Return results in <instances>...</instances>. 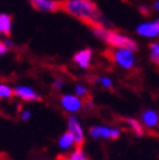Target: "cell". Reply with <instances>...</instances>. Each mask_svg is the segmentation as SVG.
<instances>
[{
    "label": "cell",
    "instance_id": "6da1fadb",
    "mask_svg": "<svg viewBox=\"0 0 159 160\" xmlns=\"http://www.w3.org/2000/svg\"><path fill=\"white\" fill-rule=\"evenodd\" d=\"M61 9L90 26H105V18L93 0H64L61 3Z\"/></svg>",
    "mask_w": 159,
    "mask_h": 160
},
{
    "label": "cell",
    "instance_id": "7a4b0ae2",
    "mask_svg": "<svg viewBox=\"0 0 159 160\" xmlns=\"http://www.w3.org/2000/svg\"><path fill=\"white\" fill-rule=\"evenodd\" d=\"M91 31L98 39L107 43L112 48H128L134 52L138 50V44L136 41H133L132 38L119 33L116 30L108 29L103 25H94L91 26Z\"/></svg>",
    "mask_w": 159,
    "mask_h": 160
},
{
    "label": "cell",
    "instance_id": "3957f363",
    "mask_svg": "<svg viewBox=\"0 0 159 160\" xmlns=\"http://www.w3.org/2000/svg\"><path fill=\"white\" fill-rule=\"evenodd\" d=\"M111 58H112L114 62L121 69L129 70L133 69L136 65V56H134V51L128 50V48H114L111 51Z\"/></svg>",
    "mask_w": 159,
    "mask_h": 160
},
{
    "label": "cell",
    "instance_id": "277c9868",
    "mask_svg": "<svg viewBox=\"0 0 159 160\" xmlns=\"http://www.w3.org/2000/svg\"><path fill=\"white\" fill-rule=\"evenodd\" d=\"M89 135L93 139H119L121 135V130L119 128H112L108 125H93L89 129Z\"/></svg>",
    "mask_w": 159,
    "mask_h": 160
},
{
    "label": "cell",
    "instance_id": "5b68a950",
    "mask_svg": "<svg viewBox=\"0 0 159 160\" xmlns=\"http://www.w3.org/2000/svg\"><path fill=\"white\" fill-rule=\"evenodd\" d=\"M60 106L65 112H68L70 115H74L82 109L85 103L76 94H64L60 98Z\"/></svg>",
    "mask_w": 159,
    "mask_h": 160
},
{
    "label": "cell",
    "instance_id": "8992f818",
    "mask_svg": "<svg viewBox=\"0 0 159 160\" xmlns=\"http://www.w3.org/2000/svg\"><path fill=\"white\" fill-rule=\"evenodd\" d=\"M67 125H68V132L74 137L76 146L81 147L85 143V132H84V128H82L81 122L78 121V118L76 116L72 115V116L68 117V124Z\"/></svg>",
    "mask_w": 159,
    "mask_h": 160
},
{
    "label": "cell",
    "instance_id": "52a82bcc",
    "mask_svg": "<svg viewBox=\"0 0 159 160\" xmlns=\"http://www.w3.org/2000/svg\"><path fill=\"white\" fill-rule=\"evenodd\" d=\"M14 90V97L23 102H38L41 100V94L37 92L33 87L26 86V85H17L13 87Z\"/></svg>",
    "mask_w": 159,
    "mask_h": 160
},
{
    "label": "cell",
    "instance_id": "ba28073f",
    "mask_svg": "<svg viewBox=\"0 0 159 160\" xmlns=\"http://www.w3.org/2000/svg\"><path fill=\"white\" fill-rule=\"evenodd\" d=\"M28 2L37 11L44 13H54L61 9V3L58 0H28Z\"/></svg>",
    "mask_w": 159,
    "mask_h": 160
},
{
    "label": "cell",
    "instance_id": "9c48e42d",
    "mask_svg": "<svg viewBox=\"0 0 159 160\" xmlns=\"http://www.w3.org/2000/svg\"><path fill=\"white\" fill-rule=\"evenodd\" d=\"M91 59H93V50L91 48H82V50L77 51L73 56L74 64L81 69H89L90 64H91Z\"/></svg>",
    "mask_w": 159,
    "mask_h": 160
},
{
    "label": "cell",
    "instance_id": "30bf717a",
    "mask_svg": "<svg viewBox=\"0 0 159 160\" xmlns=\"http://www.w3.org/2000/svg\"><path fill=\"white\" fill-rule=\"evenodd\" d=\"M141 122L147 129H155L159 126V113L153 108L145 109L141 113Z\"/></svg>",
    "mask_w": 159,
    "mask_h": 160
},
{
    "label": "cell",
    "instance_id": "8fae6325",
    "mask_svg": "<svg viewBox=\"0 0 159 160\" xmlns=\"http://www.w3.org/2000/svg\"><path fill=\"white\" fill-rule=\"evenodd\" d=\"M136 33L144 38H155L159 35V26L156 21L154 22H144L140 23L136 29Z\"/></svg>",
    "mask_w": 159,
    "mask_h": 160
},
{
    "label": "cell",
    "instance_id": "7c38bea8",
    "mask_svg": "<svg viewBox=\"0 0 159 160\" xmlns=\"http://www.w3.org/2000/svg\"><path fill=\"white\" fill-rule=\"evenodd\" d=\"M125 125L129 128V130L136 135V137H144L145 134V126L142 125L141 120H137V118H133V117H126L124 120Z\"/></svg>",
    "mask_w": 159,
    "mask_h": 160
},
{
    "label": "cell",
    "instance_id": "4fadbf2b",
    "mask_svg": "<svg viewBox=\"0 0 159 160\" xmlns=\"http://www.w3.org/2000/svg\"><path fill=\"white\" fill-rule=\"evenodd\" d=\"M58 146L60 150L63 151H68V150H72L74 146H76V141H74V137L70 134L68 130L65 133H63L60 137H59V141H58Z\"/></svg>",
    "mask_w": 159,
    "mask_h": 160
},
{
    "label": "cell",
    "instance_id": "5bb4252c",
    "mask_svg": "<svg viewBox=\"0 0 159 160\" xmlns=\"http://www.w3.org/2000/svg\"><path fill=\"white\" fill-rule=\"evenodd\" d=\"M0 29L3 35H9L12 31V17L8 13H0Z\"/></svg>",
    "mask_w": 159,
    "mask_h": 160
},
{
    "label": "cell",
    "instance_id": "9a60e30c",
    "mask_svg": "<svg viewBox=\"0 0 159 160\" xmlns=\"http://www.w3.org/2000/svg\"><path fill=\"white\" fill-rule=\"evenodd\" d=\"M13 95H14L13 87H11L8 83L0 82V100H3V99H11Z\"/></svg>",
    "mask_w": 159,
    "mask_h": 160
},
{
    "label": "cell",
    "instance_id": "2e32d148",
    "mask_svg": "<svg viewBox=\"0 0 159 160\" xmlns=\"http://www.w3.org/2000/svg\"><path fill=\"white\" fill-rule=\"evenodd\" d=\"M65 160H89V159H87L85 151L81 147H77L65 158Z\"/></svg>",
    "mask_w": 159,
    "mask_h": 160
},
{
    "label": "cell",
    "instance_id": "e0dca14e",
    "mask_svg": "<svg viewBox=\"0 0 159 160\" xmlns=\"http://www.w3.org/2000/svg\"><path fill=\"white\" fill-rule=\"evenodd\" d=\"M150 60L159 65V43L150 44Z\"/></svg>",
    "mask_w": 159,
    "mask_h": 160
},
{
    "label": "cell",
    "instance_id": "ac0fdd59",
    "mask_svg": "<svg viewBox=\"0 0 159 160\" xmlns=\"http://www.w3.org/2000/svg\"><path fill=\"white\" fill-rule=\"evenodd\" d=\"M74 94L77 97H80L81 99H85L87 95H89V90H87V87L85 85H81V83H77L74 86Z\"/></svg>",
    "mask_w": 159,
    "mask_h": 160
},
{
    "label": "cell",
    "instance_id": "d6986e66",
    "mask_svg": "<svg viewBox=\"0 0 159 160\" xmlns=\"http://www.w3.org/2000/svg\"><path fill=\"white\" fill-rule=\"evenodd\" d=\"M95 82H97L98 85H100L103 89H111L112 87V79H111L110 77H106V76H102V77H98L97 79H95Z\"/></svg>",
    "mask_w": 159,
    "mask_h": 160
},
{
    "label": "cell",
    "instance_id": "ffe728a7",
    "mask_svg": "<svg viewBox=\"0 0 159 160\" xmlns=\"http://www.w3.org/2000/svg\"><path fill=\"white\" fill-rule=\"evenodd\" d=\"M52 87L55 90H61L64 87V79L63 78H55L52 81Z\"/></svg>",
    "mask_w": 159,
    "mask_h": 160
},
{
    "label": "cell",
    "instance_id": "44dd1931",
    "mask_svg": "<svg viewBox=\"0 0 159 160\" xmlns=\"http://www.w3.org/2000/svg\"><path fill=\"white\" fill-rule=\"evenodd\" d=\"M31 111L30 109H23V111H21V113H20V117H21V120L22 121H29V120L31 118Z\"/></svg>",
    "mask_w": 159,
    "mask_h": 160
},
{
    "label": "cell",
    "instance_id": "7402d4cb",
    "mask_svg": "<svg viewBox=\"0 0 159 160\" xmlns=\"http://www.w3.org/2000/svg\"><path fill=\"white\" fill-rule=\"evenodd\" d=\"M8 51H9V47H8V44L3 41H0V56H4L8 53Z\"/></svg>",
    "mask_w": 159,
    "mask_h": 160
},
{
    "label": "cell",
    "instance_id": "603a6c76",
    "mask_svg": "<svg viewBox=\"0 0 159 160\" xmlns=\"http://www.w3.org/2000/svg\"><path fill=\"white\" fill-rule=\"evenodd\" d=\"M140 11H141L142 14H147L149 13V7L147 5H141L140 7Z\"/></svg>",
    "mask_w": 159,
    "mask_h": 160
},
{
    "label": "cell",
    "instance_id": "cb8c5ba5",
    "mask_svg": "<svg viewBox=\"0 0 159 160\" xmlns=\"http://www.w3.org/2000/svg\"><path fill=\"white\" fill-rule=\"evenodd\" d=\"M85 107H86L87 109H93V107H94L93 102H91V100H87V102H85Z\"/></svg>",
    "mask_w": 159,
    "mask_h": 160
},
{
    "label": "cell",
    "instance_id": "d4e9b609",
    "mask_svg": "<svg viewBox=\"0 0 159 160\" xmlns=\"http://www.w3.org/2000/svg\"><path fill=\"white\" fill-rule=\"evenodd\" d=\"M153 8L156 11V12H159V0H156V2L154 3V5H153Z\"/></svg>",
    "mask_w": 159,
    "mask_h": 160
},
{
    "label": "cell",
    "instance_id": "484cf974",
    "mask_svg": "<svg viewBox=\"0 0 159 160\" xmlns=\"http://www.w3.org/2000/svg\"><path fill=\"white\" fill-rule=\"evenodd\" d=\"M156 23H158V26H159V18H158V20H156Z\"/></svg>",
    "mask_w": 159,
    "mask_h": 160
},
{
    "label": "cell",
    "instance_id": "4316f807",
    "mask_svg": "<svg viewBox=\"0 0 159 160\" xmlns=\"http://www.w3.org/2000/svg\"><path fill=\"white\" fill-rule=\"evenodd\" d=\"M0 35H3V34H2V29H0Z\"/></svg>",
    "mask_w": 159,
    "mask_h": 160
},
{
    "label": "cell",
    "instance_id": "83f0119b",
    "mask_svg": "<svg viewBox=\"0 0 159 160\" xmlns=\"http://www.w3.org/2000/svg\"><path fill=\"white\" fill-rule=\"evenodd\" d=\"M39 160H47V159H39Z\"/></svg>",
    "mask_w": 159,
    "mask_h": 160
}]
</instances>
